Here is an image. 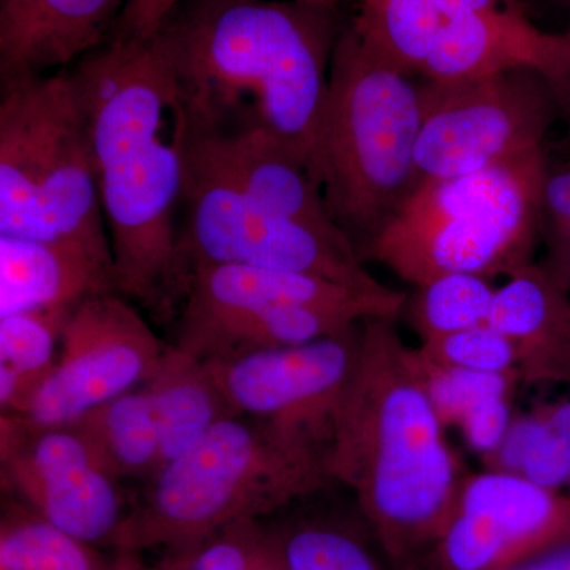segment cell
Segmentation results:
<instances>
[{"mask_svg": "<svg viewBox=\"0 0 570 570\" xmlns=\"http://www.w3.org/2000/svg\"><path fill=\"white\" fill-rule=\"evenodd\" d=\"M88 118L118 294L178 305V230L189 112L156 37L105 41L71 70Z\"/></svg>", "mask_w": 570, "mask_h": 570, "instance_id": "6da1fadb", "label": "cell"}, {"mask_svg": "<svg viewBox=\"0 0 570 570\" xmlns=\"http://www.w3.org/2000/svg\"><path fill=\"white\" fill-rule=\"evenodd\" d=\"M154 37L194 126L220 135H273L313 170L340 37L333 6L184 0Z\"/></svg>", "mask_w": 570, "mask_h": 570, "instance_id": "7a4b0ae2", "label": "cell"}, {"mask_svg": "<svg viewBox=\"0 0 570 570\" xmlns=\"http://www.w3.org/2000/svg\"><path fill=\"white\" fill-rule=\"evenodd\" d=\"M325 464L395 560L431 551L455 510L468 474L392 318L363 322Z\"/></svg>", "mask_w": 570, "mask_h": 570, "instance_id": "3957f363", "label": "cell"}, {"mask_svg": "<svg viewBox=\"0 0 570 570\" xmlns=\"http://www.w3.org/2000/svg\"><path fill=\"white\" fill-rule=\"evenodd\" d=\"M149 480L111 546L127 554L170 550L179 561L225 528L258 520L332 479L321 455L238 415L220 420Z\"/></svg>", "mask_w": 570, "mask_h": 570, "instance_id": "277c9868", "label": "cell"}, {"mask_svg": "<svg viewBox=\"0 0 570 570\" xmlns=\"http://www.w3.org/2000/svg\"><path fill=\"white\" fill-rule=\"evenodd\" d=\"M420 124V86L348 26L330 63L313 170L333 223L362 258L417 187Z\"/></svg>", "mask_w": 570, "mask_h": 570, "instance_id": "5b68a950", "label": "cell"}, {"mask_svg": "<svg viewBox=\"0 0 570 570\" xmlns=\"http://www.w3.org/2000/svg\"><path fill=\"white\" fill-rule=\"evenodd\" d=\"M549 164L543 148L478 174L423 179L366 257L414 287L452 273L508 277L531 264Z\"/></svg>", "mask_w": 570, "mask_h": 570, "instance_id": "8992f818", "label": "cell"}, {"mask_svg": "<svg viewBox=\"0 0 570 570\" xmlns=\"http://www.w3.org/2000/svg\"><path fill=\"white\" fill-rule=\"evenodd\" d=\"M0 235L75 243L115 264L71 70L2 82Z\"/></svg>", "mask_w": 570, "mask_h": 570, "instance_id": "52a82bcc", "label": "cell"}, {"mask_svg": "<svg viewBox=\"0 0 570 570\" xmlns=\"http://www.w3.org/2000/svg\"><path fill=\"white\" fill-rule=\"evenodd\" d=\"M178 230V296L184 276L202 265H245L302 273L370 295H389L348 239L333 238L266 209L232 184L187 163Z\"/></svg>", "mask_w": 570, "mask_h": 570, "instance_id": "ba28073f", "label": "cell"}, {"mask_svg": "<svg viewBox=\"0 0 570 570\" xmlns=\"http://www.w3.org/2000/svg\"><path fill=\"white\" fill-rule=\"evenodd\" d=\"M420 99L419 183L478 174L543 149L562 110L549 78L530 69L475 80H426Z\"/></svg>", "mask_w": 570, "mask_h": 570, "instance_id": "9c48e42d", "label": "cell"}, {"mask_svg": "<svg viewBox=\"0 0 570 570\" xmlns=\"http://www.w3.org/2000/svg\"><path fill=\"white\" fill-rule=\"evenodd\" d=\"M360 332L356 325L302 346L204 363L236 415L264 423L326 463L337 411L358 355Z\"/></svg>", "mask_w": 570, "mask_h": 570, "instance_id": "30bf717a", "label": "cell"}, {"mask_svg": "<svg viewBox=\"0 0 570 570\" xmlns=\"http://www.w3.org/2000/svg\"><path fill=\"white\" fill-rule=\"evenodd\" d=\"M167 351L126 296L82 299L63 322L55 370L17 417L33 426L70 425L146 384Z\"/></svg>", "mask_w": 570, "mask_h": 570, "instance_id": "8fae6325", "label": "cell"}, {"mask_svg": "<svg viewBox=\"0 0 570 570\" xmlns=\"http://www.w3.org/2000/svg\"><path fill=\"white\" fill-rule=\"evenodd\" d=\"M2 482L26 508L71 538L111 543L124 520L118 480L100 468L70 426L0 420Z\"/></svg>", "mask_w": 570, "mask_h": 570, "instance_id": "7c38bea8", "label": "cell"}, {"mask_svg": "<svg viewBox=\"0 0 570 570\" xmlns=\"http://www.w3.org/2000/svg\"><path fill=\"white\" fill-rule=\"evenodd\" d=\"M570 542V497L510 472L468 474L431 549L438 570H505Z\"/></svg>", "mask_w": 570, "mask_h": 570, "instance_id": "4fadbf2b", "label": "cell"}, {"mask_svg": "<svg viewBox=\"0 0 570 570\" xmlns=\"http://www.w3.org/2000/svg\"><path fill=\"white\" fill-rule=\"evenodd\" d=\"M407 295H370L346 285L302 275L245 265L195 266L179 288V328L208 324L266 307L307 306L340 311L365 322L403 313Z\"/></svg>", "mask_w": 570, "mask_h": 570, "instance_id": "5bb4252c", "label": "cell"}, {"mask_svg": "<svg viewBox=\"0 0 570 570\" xmlns=\"http://www.w3.org/2000/svg\"><path fill=\"white\" fill-rule=\"evenodd\" d=\"M186 159L232 184L266 209L333 238L348 239L333 223L321 183L309 165L273 135L213 134L198 129L189 118Z\"/></svg>", "mask_w": 570, "mask_h": 570, "instance_id": "9a60e30c", "label": "cell"}, {"mask_svg": "<svg viewBox=\"0 0 570 570\" xmlns=\"http://www.w3.org/2000/svg\"><path fill=\"white\" fill-rule=\"evenodd\" d=\"M519 69L549 78L561 102L569 77L568 39L540 31L523 7H509L445 21L422 75L431 81H463Z\"/></svg>", "mask_w": 570, "mask_h": 570, "instance_id": "2e32d148", "label": "cell"}, {"mask_svg": "<svg viewBox=\"0 0 570 570\" xmlns=\"http://www.w3.org/2000/svg\"><path fill=\"white\" fill-rule=\"evenodd\" d=\"M122 0H0V81L67 69L102 47Z\"/></svg>", "mask_w": 570, "mask_h": 570, "instance_id": "e0dca14e", "label": "cell"}, {"mask_svg": "<svg viewBox=\"0 0 570 570\" xmlns=\"http://www.w3.org/2000/svg\"><path fill=\"white\" fill-rule=\"evenodd\" d=\"M569 294L546 266L532 262L497 288L489 324L512 344L523 384L570 389Z\"/></svg>", "mask_w": 570, "mask_h": 570, "instance_id": "ac0fdd59", "label": "cell"}, {"mask_svg": "<svg viewBox=\"0 0 570 570\" xmlns=\"http://www.w3.org/2000/svg\"><path fill=\"white\" fill-rule=\"evenodd\" d=\"M118 294L115 264L69 242L0 235V317Z\"/></svg>", "mask_w": 570, "mask_h": 570, "instance_id": "d6986e66", "label": "cell"}, {"mask_svg": "<svg viewBox=\"0 0 570 570\" xmlns=\"http://www.w3.org/2000/svg\"><path fill=\"white\" fill-rule=\"evenodd\" d=\"M358 318L322 307L281 306L250 311L178 330L175 348L195 360L235 358L254 352L302 346L341 335Z\"/></svg>", "mask_w": 570, "mask_h": 570, "instance_id": "ffe728a7", "label": "cell"}, {"mask_svg": "<svg viewBox=\"0 0 570 570\" xmlns=\"http://www.w3.org/2000/svg\"><path fill=\"white\" fill-rule=\"evenodd\" d=\"M159 430V468L181 456L220 420L238 417L204 362L168 346L145 384ZM156 472V474H157Z\"/></svg>", "mask_w": 570, "mask_h": 570, "instance_id": "44dd1931", "label": "cell"}, {"mask_svg": "<svg viewBox=\"0 0 570 570\" xmlns=\"http://www.w3.org/2000/svg\"><path fill=\"white\" fill-rule=\"evenodd\" d=\"M414 351L428 395L445 428H459L475 452L489 456L512 422L519 374L475 373L434 365Z\"/></svg>", "mask_w": 570, "mask_h": 570, "instance_id": "7402d4cb", "label": "cell"}, {"mask_svg": "<svg viewBox=\"0 0 570 570\" xmlns=\"http://www.w3.org/2000/svg\"><path fill=\"white\" fill-rule=\"evenodd\" d=\"M71 430L115 480L151 479L159 468V430L148 390H132L86 412Z\"/></svg>", "mask_w": 570, "mask_h": 570, "instance_id": "603a6c76", "label": "cell"}, {"mask_svg": "<svg viewBox=\"0 0 570 570\" xmlns=\"http://www.w3.org/2000/svg\"><path fill=\"white\" fill-rule=\"evenodd\" d=\"M69 313L70 309H43L0 317L2 414H22L50 377Z\"/></svg>", "mask_w": 570, "mask_h": 570, "instance_id": "cb8c5ba5", "label": "cell"}, {"mask_svg": "<svg viewBox=\"0 0 570 570\" xmlns=\"http://www.w3.org/2000/svg\"><path fill=\"white\" fill-rule=\"evenodd\" d=\"M434 0H362L352 28L371 51L414 77L444 26Z\"/></svg>", "mask_w": 570, "mask_h": 570, "instance_id": "d4e9b609", "label": "cell"}, {"mask_svg": "<svg viewBox=\"0 0 570 570\" xmlns=\"http://www.w3.org/2000/svg\"><path fill=\"white\" fill-rule=\"evenodd\" d=\"M494 294L489 277L452 273L415 287L401 316L425 343L489 322Z\"/></svg>", "mask_w": 570, "mask_h": 570, "instance_id": "484cf974", "label": "cell"}, {"mask_svg": "<svg viewBox=\"0 0 570 570\" xmlns=\"http://www.w3.org/2000/svg\"><path fill=\"white\" fill-rule=\"evenodd\" d=\"M88 543L26 509L10 513L0 531V570H111Z\"/></svg>", "mask_w": 570, "mask_h": 570, "instance_id": "4316f807", "label": "cell"}, {"mask_svg": "<svg viewBox=\"0 0 570 570\" xmlns=\"http://www.w3.org/2000/svg\"><path fill=\"white\" fill-rule=\"evenodd\" d=\"M184 570H287L279 534L257 520L239 521L202 543L178 561Z\"/></svg>", "mask_w": 570, "mask_h": 570, "instance_id": "83f0119b", "label": "cell"}, {"mask_svg": "<svg viewBox=\"0 0 570 570\" xmlns=\"http://www.w3.org/2000/svg\"><path fill=\"white\" fill-rule=\"evenodd\" d=\"M279 540L287 570H381L355 535L330 524H303Z\"/></svg>", "mask_w": 570, "mask_h": 570, "instance_id": "f1b7e54d", "label": "cell"}, {"mask_svg": "<svg viewBox=\"0 0 570 570\" xmlns=\"http://www.w3.org/2000/svg\"><path fill=\"white\" fill-rule=\"evenodd\" d=\"M415 351L439 366L475 373L519 374L512 344L489 322L425 341Z\"/></svg>", "mask_w": 570, "mask_h": 570, "instance_id": "f546056e", "label": "cell"}, {"mask_svg": "<svg viewBox=\"0 0 570 570\" xmlns=\"http://www.w3.org/2000/svg\"><path fill=\"white\" fill-rule=\"evenodd\" d=\"M540 236L547 246L543 266L564 287L570 269V159L547 168L540 195Z\"/></svg>", "mask_w": 570, "mask_h": 570, "instance_id": "4dcf8cb0", "label": "cell"}, {"mask_svg": "<svg viewBox=\"0 0 570 570\" xmlns=\"http://www.w3.org/2000/svg\"><path fill=\"white\" fill-rule=\"evenodd\" d=\"M184 0H126L116 20L115 39H153Z\"/></svg>", "mask_w": 570, "mask_h": 570, "instance_id": "1f68e13d", "label": "cell"}, {"mask_svg": "<svg viewBox=\"0 0 570 570\" xmlns=\"http://www.w3.org/2000/svg\"><path fill=\"white\" fill-rule=\"evenodd\" d=\"M434 3L445 21L479 11L521 7L520 0H434Z\"/></svg>", "mask_w": 570, "mask_h": 570, "instance_id": "d6a6232c", "label": "cell"}, {"mask_svg": "<svg viewBox=\"0 0 570 570\" xmlns=\"http://www.w3.org/2000/svg\"><path fill=\"white\" fill-rule=\"evenodd\" d=\"M505 570H570V542Z\"/></svg>", "mask_w": 570, "mask_h": 570, "instance_id": "836d02e7", "label": "cell"}, {"mask_svg": "<svg viewBox=\"0 0 570 570\" xmlns=\"http://www.w3.org/2000/svg\"><path fill=\"white\" fill-rule=\"evenodd\" d=\"M111 570H146L137 560V554L121 553L119 560L112 562Z\"/></svg>", "mask_w": 570, "mask_h": 570, "instance_id": "e575fe53", "label": "cell"}, {"mask_svg": "<svg viewBox=\"0 0 570 570\" xmlns=\"http://www.w3.org/2000/svg\"><path fill=\"white\" fill-rule=\"evenodd\" d=\"M566 39H568L569 45V77L568 82H566L564 91H562L561 96V108L562 111L570 112V28L568 32H564Z\"/></svg>", "mask_w": 570, "mask_h": 570, "instance_id": "d590c367", "label": "cell"}, {"mask_svg": "<svg viewBox=\"0 0 570 570\" xmlns=\"http://www.w3.org/2000/svg\"><path fill=\"white\" fill-rule=\"evenodd\" d=\"M305 2L321 3V6H335L337 0H305Z\"/></svg>", "mask_w": 570, "mask_h": 570, "instance_id": "8d00e7d4", "label": "cell"}, {"mask_svg": "<svg viewBox=\"0 0 570 570\" xmlns=\"http://www.w3.org/2000/svg\"><path fill=\"white\" fill-rule=\"evenodd\" d=\"M554 2L562 3V6L570 7V0H554Z\"/></svg>", "mask_w": 570, "mask_h": 570, "instance_id": "74e56055", "label": "cell"}, {"mask_svg": "<svg viewBox=\"0 0 570 570\" xmlns=\"http://www.w3.org/2000/svg\"><path fill=\"white\" fill-rule=\"evenodd\" d=\"M569 485H570V482H569Z\"/></svg>", "mask_w": 570, "mask_h": 570, "instance_id": "f35d334b", "label": "cell"}]
</instances>
